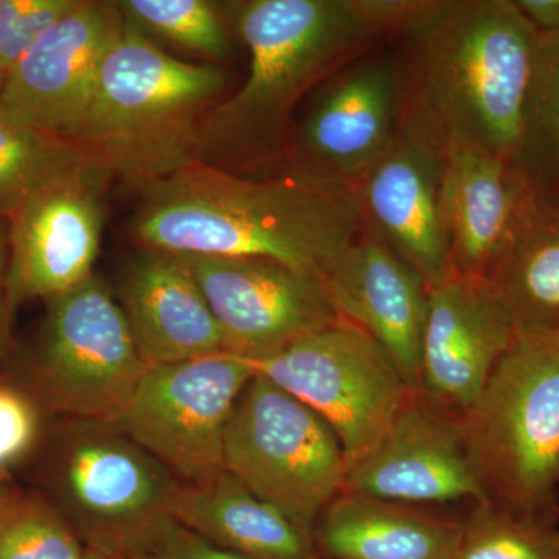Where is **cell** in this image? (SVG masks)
Masks as SVG:
<instances>
[{
	"label": "cell",
	"mask_w": 559,
	"mask_h": 559,
	"mask_svg": "<svg viewBox=\"0 0 559 559\" xmlns=\"http://www.w3.org/2000/svg\"><path fill=\"white\" fill-rule=\"evenodd\" d=\"M38 433V414L32 401L0 385V471L22 457Z\"/></svg>",
	"instance_id": "cell-31"
},
{
	"label": "cell",
	"mask_w": 559,
	"mask_h": 559,
	"mask_svg": "<svg viewBox=\"0 0 559 559\" xmlns=\"http://www.w3.org/2000/svg\"><path fill=\"white\" fill-rule=\"evenodd\" d=\"M532 190H559V32H539L520 148L511 160Z\"/></svg>",
	"instance_id": "cell-24"
},
{
	"label": "cell",
	"mask_w": 559,
	"mask_h": 559,
	"mask_svg": "<svg viewBox=\"0 0 559 559\" xmlns=\"http://www.w3.org/2000/svg\"><path fill=\"white\" fill-rule=\"evenodd\" d=\"M444 156L401 130L395 146L355 187L366 227L417 271L429 289L455 274L440 212Z\"/></svg>",
	"instance_id": "cell-18"
},
{
	"label": "cell",
	"mask_w": 559,
	"mask_h": 559,
	"mask_svg": "<svg viewBox=\"0 0 559 559\" xmlns=\"http://www.w3.org/2000/svg\"><path fill=\"white\" fill-rule=\"evenodd\" d=\"M248 47V79L202 121L200 162L240 173L282 160L297 106L388 31L367 0L226 3Z\"/></svg>",
	"instance_id": "cell-3"
},
{
	"label": "cell",
	"mask_w": 559,
	"mask_h": 559,
	"mask_svg": "<svg viewBox=\"0 0 559 559\" xmlns=\"http://www.w3.org/2000/svg\"><path fill=\"white\" fill-rule=\"evenodd\" d=\"M3 83H5V75H3L2 72H0V91H2Z\"/></svg>",
	"instance_id": "cell-35"
},
{
	"label": "cell",
	"mask_w": 559,
	"mask_h": 559,
	"mask_svg": "<svg viewBox=\"0 0 559 559\" xmlns=\"http://www.w3.org/2000/svg\"><path fill=\"white\" fill-rule=\"evenodd\" d=\"M94 160L75 143L0 116V218L10 219L33 194Z\"/></svg>",
	"instance_id": "cell-25"
},
{
	"label": "cell",
	"mask_w": 559,
	"mask_h": 559,
	"mask_svg": "<svg viewBox=\"0 0 559 559\" xmlns=\"http://www.w3.org/2000/svg\"><path fill=\"white\" fill-rule=\"evenodd\" d=\"M403 127L399 69L392 55H364L308 97L294 121L285 170L325 186L355 189L392 151Z\"/></svg>",
	"instance_id": "cell-11"
},
{
	"label": "cell",
	"mask_w": 559,
	"mask_h": 559,
	"mask_svg": "<svg viewBox=\"0 0 559 559\" xmlns=\"http://www.w3.org/2000/svg\"><path fill=\"white\" fill-rule=\"evenodd\" d=\"M114 176L97 160L33 194L9 219L7 310L49 300L94 275Z\"/></svg>",
	"instance_id": "cell-12"
},
{
	"label": "cell",
	"mask_w": 559,
	"mask_h": 559,
	"mask_svg": "<svg viewBox=\"0 0 559 559\" xmlns=\"http://www.w3.org/2000/svg\"><path fill=\"white\" fill-rule=\"evenodd\" d=\"M462 425L487 503L559 522V333L518 331Z\"/></svg>",
	"instance_id": "cell-5"
},
{
	"label": "cell",
	"mask_w": 559,
	"mask_h": 559,
	"mask_svg": "<svg viewBox=\"0 0 559 559\" xmlns=\"http://www.w3.org/2000/svg\"><path fill=\"white\" fill-rule=\"evenodd\" d=\"M121 25L116 2L80 0L7 73L0 116L73 143Z\"/></svg>",
	"instance_id": "cell-14"
},
{
	"label": "cell",
	"mask_w": 559,
	"mask_h": 559,
	"mask_svg": "<svg viewBox=\"0 0 559 559\" xmlns=\"http://www.w3.org/2000/svg\"><path fill=\"white\" fill-rule=\"evenodd\" d=\"M454 559H559V522L477 503L463 518Z\"/></svg>",
	"instance_id": "cell-27"
},
{
	"label": "cell",
	"mask_w": 559,
	"mask_h": 559,
	"mask_svg": "<svg viewBox=\"0 0 559 559\" xmlns=\"http://www.w3.org/2000/svg\"><path fill=\"white\" fill-rule=\"evenodd\" d=\"M230 84L223 66L178 60L123 22L73 143L114 179L148 189L200 162L202 121Z\"/></svg>",
	"instance_id": "cell-4"
},
{
	"label": "cell",
	"mask_w": 559,
	"mask_h": 559,
	"mask_svg": "<svg viewBox=\"0 0 559 559\" xmlns=\"http://www.w3.org/2000/svg\"><path fill=\"white\" fill-rule=\"evenodd\" d=\"M255 370L234 353L150 367L112 425L180 484L224 471V433Z\"/></svg>",
	"instance_id": "cell-10"
},
{
	"label": "cell",
	"mask_w": 559,
	"mask_h": 559,
	"mask_svg": "<svg viewBox=\"0 0 559 559\" xmlns=\"http://www.w3.org/2000/svg\"><path fill=\"white\" fill-rule=\"evenodd\" d=\"M168 513L241 557L319 559L310 528L253 495L226 469L207 480L180 485Z\"/></svg>",
	"instance_id": "cell-22"
},
{
	"label": "cell",
	"mask_w": 559,
	"mask_h": 559,
	"mask_svg": "<svg viewBox=\"0 0 559 559\" xmlns=\"http://www.w3.org/2000/svg\"><path fill=\"white\" fill-rule=\"evenodd\" d=\"M487 278L518 331L559 333V191L528 187L513 234Z\"/></svg>",
	"instance_id": "cell-23"
},
{
	"label": "cell",
	"mask_w": 559,
	"mask_h": 559,
	"mask_svg": "<svg viewBox=\"0 0 559 559\" xmlns=\"http://www.w3.org/2000/svg\"><path fill=\"white\" fill-rule=\"evenodd\" d=\"M224 469L312 532L344 491L348 460L325 419L255 371L227 423Z\"/></svg>",
	"instance_id": "cell-6"
},
{
	"label": "cell",
	"mask_w": 559,
	"mask_h": 559,
	"mask_svg": "<svg viewBox=\"0 0 559 559\" xmlns=\"http://www.w3.org/2000/svg\"><path fill=\"white\" fill-rule=\"evenodd\" d=\"M121 20L154 43L198 55L210 64L231 60V39L224 3L207 0H120Z\"/></svg>",
	"instance_id": "cell-26"
},
{
	"label": "cell",
	"mask_w": 559,
	"mask_h": 559,
	"mask_svg": "<svg viewBox=\"0 0 559 559\" xmlns=\"http://www.w3.org/2000/svg\"><path fill=\"white\" fill-rule=\"evenodd\" d=\"M120 293L150 367L230 353L207 299L179 255L140 249L123 272Z\"/></svg>",
	"instance_id": "cell-19"
},
{
	"label": "cell",
	"mask_w": 559,
	"mask_h": 559,
	"mask_svg": "<svg viewBox=\"0 0 559 559\" xmlns=\"http://www.w3.org/2000/svg\"><path fill=\"white\" fill-rule=\"evenodd\" d=\"M463 518L342 491L319 514V559H454Z\"/></svg>",
	"instance_id": "cell-21"
},
{
	"label": "cell",
	"mask_w": 559,
	"mask_h": 559,
	"mask_svg": "<svg viewBox=\"0 0 559 559\" xmlns=\"http://www.w3.org/2000/svg\"><path fill=\"white\" fill-rule=\"evenodd\" d=\"M539 32H559V0H514Z\"/></svg>",
	"instance_id": "cell-33"
},
{
	"label": "cell",
	"mask_w": 559,
	"mask_h": 559,
	"mask_svg": "<svg viewBox=\"0 0 559 559\" xmlns=\"http://www.w3.org/2000/svg\"><path fill=\"white\" fill-rule=\"evenodd\" d=\"M84 559H121L120 557H117V555L109 554V551L102 550V549H95V547H90V550H87L86 558Z\"/></svg>",
	"instance_id": "cell-34"
},
{
	"label": "cell",
	"mask_w": 559,
	"mask_h": 559,
	"mask_svg": "<svg viewBox=\"0 0 559 559\" xmlns=\"http://www.w3.org/2000/svg\"><path fill=\"white\" fill-rule=\"evenodd\" d=\"M516 336V325L488 278L452 275L429 289L415 392L462 418Z\"/></svg>",
	"instance_id": "cell-15"
},
{
	"label": "cell",
	"mask_w": 559,
	"mask_h": 559,
	"mask_svg": "<svg viewBox=\"0 0 559 559\" xmlns=\"http://www.w3.org/2000/svg\"><path fill=\"white\" fill-rule=\"evenodd\" d=\"M341 319L359 326L392 356L412 390L418 388L429 288L369 227L322 275Z\"/></svg>",
	"instance_id": "cell-17"
},
{
	"label": "cell",
	"mask_w": 559,
	"mask_h": 559,
	"mask_svg": "<svg viewBox=\"0 0 559 559\" xmlns=\"http://www.w3.org/2000/svg\"><path fill=\"white\" fill-rule=\"evenodd\" d=\"M87 544L36 498L0 499V559H84Z\"/></svg>",
	"instance_id": "cell-28"
},
{
	"label": "cell",
	"mask_w": 559,
	"mask_h": 559,
	"mask_svg": "<svg viewBox=\"0 0 559 559\" xmlns=\"http://www.w3.org/2000/svg\"><path fill=\"white\" fill-rule=\"evenodd\" d=\"M527 191L511 162L498 154L447 151L440 212L455 274L487 278L513 234Z\"/></svg>",
	"instance_id": "cell-20"
},
{
	"label": "cell",
	"mask_w": 559,
	"mask_h": 559,
	"mask_svg": "<svg viewBox=\"0 0 559 559\" xmlns=\"http://www.w3.org/2000/svg\"><path fill=\"white\" fill-rule=\"evenodd\" d=\"M180 259L207 299L230 353L241 358H270L341 319L322 278L277 260Z\"/></svg>",
	"instance_id": "cell-13"
},
{
	"label": "cell",
	"mask_w": 559,
	"mask_h": 559,
	"mask_svg": "<svg viewBox=\"0 0 559 559\" xmlns=\"http://www.w3.org/2000/svg\"><path fill=\"white\" fill-rule=\"evenodd\" d=\"M121 559H249L216 546L180 524L170 513L145 525L121 544Z\"/></svg>",
	"instance_id": "cell-30"
},
{
	"label": "cell",
	"mask_w": 559,
	"mask_h": 559,
	"mask_svg": "<svg viewBox=\"0 0 559 559\" xmlns=\"http://www.w3.org/2000/svg\"><path fill=\"white\" fill-rule=\"evenodd\" d=\"M80 0H0V72L7 76Z\"/></svg>",
	"instance_id": "cell-29"
},
{
	"label": "cell",
	"mask_w": 559,
	"mask_h": 559,
	"mask_svg": "<svg viewBox=\"0 0 559 559\" xmlns=\"http://www.w3.org/2000/svg\"><path fill=\"white\" fill-rule=\"evenodd\" d=\"M7 267H9V219L0 218V352L9 345L11 319L7 310Z\"/></svg>",
	"instance_id": "cell-32"
},
{
	"label": "cell",
	"mask_w": 559,
	"mask_h": 559,
	"mask_svg": "<svg viewBox=\"0 0 559 559\" xmlns=\"http://www.w3.org/2000/svg\"><path fill=\"white\" fill-rule=\"evenodd\" d=\"M139 193V249L180 257H259L322 278L366 229L355 189L288 170L249 178L198 162Z\"/></svg>",
	"instance_id": "cell-2"
},
{
	"label": "cell",
	"mask_w": 559,
	"mask_h": 559,
	"mask_svg": "<svg viewBox=\"0 0 559 559\" xmlns=\"http://www.w3.org/2000/svg\"><path fill=\"white\" fill-rule=\"evenodd\" d=\"M344 491L415 507L487 503L462 418L415 390L380 443L349 466Z\"/></svg>",
	"instance_id": "cell-16"
},
{
	"label": "cell",
	"mask_w": 559,
	"mask_h": 559,
	"mask_svg": "<svg viewBox=\"0 0 559 559\" xmlns=\"http://www.w3.org/2000/svg\"><path fill=\"white\" fill-rule=\"evenodd\" d=\"M249 362L329 423L348 468L380 443L414 392L392 356L344 319Z\"/></svg>",
	"instance_id": "cell-8"
},
{
	"label": "cell",
	"mask_w": 559,
	"mask_h": 559,
	"mask_svg": "<svg viewBox=\"0 0 559 559\" xmlns=\"http://www.w3.org/2000/svg\"><path fill=\"white\" fill-rule=\"evenodd\" d=\"M539 31L513 0H421L393 38L403 127L439 153L513 160Z\"/></svg>",
	"instance_id": "cell-1"
},
{
	"label": "cell",
	"mask_w": 559,
	"mask_h": 559,
	"mask_svg": "<svg viewBox=\"0 0 559 559\" xmlns=\"http://www.w3.org/2000/svg\"><path fill=\"white\" fill-rule=\"evenodd\" d=\"M46 304L31 369L39 400L69 419L112 423L150 370L123 307L95 274Z\"/></svg>",
	"instance_id": "cell-7"
},
{
	"label": "cell",
	"mask_w": 559,
	"mask_h": 559,
	"mask_svg": "<svg viewBox=\"0 0 559 559\" xmlns=\"http://www.w3.org/2000/svg\"><path fill=\"white\" fill-rule=\"evenodd\" d=\"M180 485L112 423L69 419L51 463L55 509L87 547L114 555L170 511Z\"/></svg>",
	"instance_id": "cell-9"
}]
</instances>
